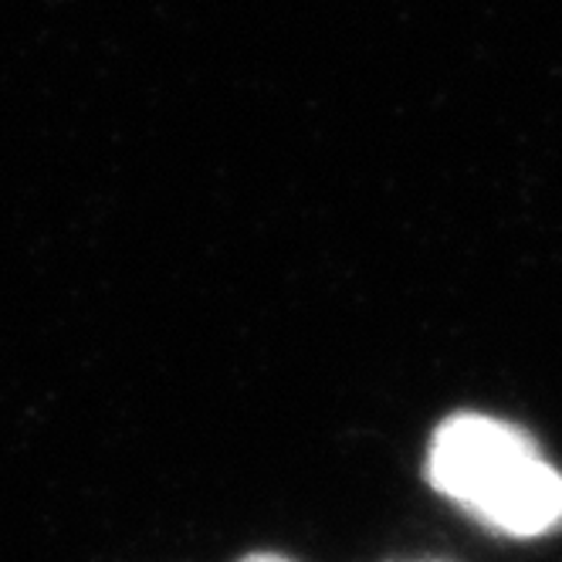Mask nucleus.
I'll return each instance as SVG.
<instances>
[{
  "label": "nucleus",
  "instance_id": "obj_1",
  "mask_svg": "<svg viewBox=\"0 0 562 562\" xmlns=\"http://www.w3.org/2000/svg\"><path fill=\"white\" fill-rule=\"evenodd\" d=\"M427 477L498 536L539 539L562 526V474L526 430L505 420L485 414L445 420L430 440Z\"/></svg>",
  "mask_w": 562,
  "mask_h": 562
},
{
  "label": "nucleus",
  "instance_id": "obj_2",
  "mask_svg": "<svg viewBox=\"0 0 562 562\" xmlns=\"http://www.w3.org/2000/svg\"><path fill=\"white\" fill-rule=\"evenodd\" d=\"M248 562H289V559H274V555H255V559H248Z\"/></svg>",
  "mask_w": 562,
  "mask_h": 562
}]
</instances>
